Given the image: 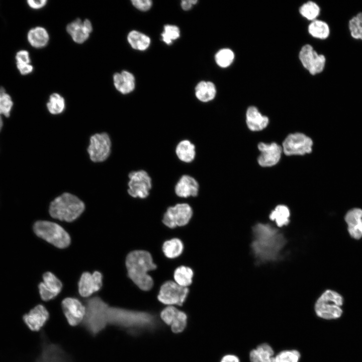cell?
Masks as SVG:
<instances>
[{
	"instance_id": "obj_1",
	"label": "cell",
	"mask_w": 362,
	"mask_h": 362,
	"mask_svg": "<svg viewBox=\"0 0 362 362\" xmlns=\"http://www.w3.org/2000/svg\"><path fill=\"white\" fill-rule=\"evenodd\" d=\"M252 231L251 247L255 257L262 262L276 259L286 242L283 234L270 225L262 223L256 224Z\"/></svg>"
},
{
	"instance_id": "obj_2",
	"label": "cell",
	"mask_w": 362,
	"mask_h": 362,
	"mask_svg": "<svg viewBox=\"0 0 362 362\" xmlns=\"http://www.w3.org/2000/svg\"><path fill=\"white\" fill-rule=\"evenodd\" d=\"M108 321V324L125 330L132 335L152 329L156 325L155 317L149 313L116 307H109Z\"/></svg>"
},
{
	"instance_id": "obj_3",
	"label": "cell",
	"mask_w": 362,
	"mask_h": 362,
	"mask_svg": "<svg viewBox=\"0 0 362 362\" xmlns=\"http://www.w3.org/2000/svg\"><path fill=\"white\" fill-rule=\"evenodd\" d=\"M126 265L129 277L136 285L143 291L151 289L153 280L148 272L155 269L156 265L150 253L145 250L131 251L127 256Z\"/></svg>"
},
{
	"instance_id": "obj_4",
	"label": "cell",
	"mask_w": 362,
	"mask_h": 362,
	"mask_svg": "<svg viewBox=\"0 0 362 362\" xmlns=\"http://www.w3.org/2000/svg\"><path fill=\"white\" fill-rule=\"evenodd\" d=\"M85 314L82 325L92 336L102 332L108 324L109 305L101 298L95 297L86 301Z\"/></svg>"
},
{
	"instance_id": "obj_5",
	"label": "cell",
	"mask_w": 362,
	"mask_h": 362,
	"mask_svg": "<svg viewBox=\"0 0 362 362\" xmlns=\"http://www.w3.org/2000/svg\"><path fill=\"white\" fill-rule=\"evenodd\" d=\"M84 204L75 196L65 193L56 198L49 206V213L55 219L72 222L84 210Z\"/></svg>"
},
{
	"instance_id": "obj_6",
	"label": "cell",
	"mask_w": 362,
	"mask_h": 362,
	"mask_svg": "<svg viewBox=\"0 0 362 362\" xmlns=\"http://www.w3.org/2000/svg\"><path fill=\"white\" fill-rule=\"evenodd\" d=\"M34 231L39 237L59 248L67 247L70 243L68 233L57 223L47 221H37Z\"/></svg>"
},
{
	"instance_id": "obj_7",
	"label": "cell",
	"mask_w": 362,
	"mask_h": 362,
	"mask_svg": "<svg viewBox=\"0 0 362 362\" xmlns=\"http://www.w3.org/2000/svg\"><path fill=\"white\" fill-rule=\"evenodd\" d=\"M343 299L338 292L332 290L325 291L315 304L316 315L323 319H334L340 317L342 313L341 308Z\"/></svg>"
},
{
	"instance_id": "obj_8",
	"label": "cell",
	"mask_w": 362,
	"mask_h": 362,
	"mask_svg": "<svg viewBox=\"0 0 362 362\" xmlns=\"http://www.w3.org/2000/svg\"><path fill=\"white\" fill-rule=\"evenodd\" d=\"M127 192L134 198L145 199L150 195L153 187L152 179L143 169L132 170L128 174Z\"/></svg>"
},
{
	"instance_id": "obj_9",
	"label": "cell",
	"mask_w": 362,
	"mask_h": 362,
	"mask_svg": "<svg viewBox=\"0 0 362 362\" xmlns=\"http://www.w3.org/2000/svg\"><path fill=\"white\" fill-rule=\"evenodd\" d=\"M34 362H74L71 356L57 343L51 341L45 332L41 333L40 351Z\"/></svg>"
},
{
	"instance_id": "obj_10",
	"label": "cell",
	"mask_w": 362,
	"mask_h": 362,
	"mask_svg": "<svg viewBox=\"0 0 362 362\" xmlns=\"http://www.w3.org/2000/svg\"><path fill=\"white\" fill-rule=\"evenodd\" d=\"M193 214V209L188 203H176L167 208L163 215L162 222L170 228L183 226L188 223Z\"/></svg>"
},
{
	"instance_id": "obj_11",
	"label": "cell",
	"mask_w": 362,
	"mask_h": 362,
	"mask_svg": "<svg viewBox=\"0 0 362 362\" xmlns=\"http://www.w3.org/2000/svg\"><path fill=\"white\" fill-rule=\"evenodd\" d=\"M299 58L303 66L311 75L320 73L324 69L326 61L325 56L318 53L310 44L302 47Z\"/></svg>"
},
{
	"instance_id": "obj_12",
	"label": "cell",
	"mask_w": 362,
	"mask_h": 362,
	"mask_svg": "<svg viewBox=\"0 0 362 362\" xmlns=\"http://www.w3.org/2000/svg\"><path fill=\"white\" fill-rule=\"evenodd\" d=\"M188 293L189 289L187 287L180 286L172 281H167L161 286L157 298L164 304L181 306Z\"/></svg>"
},
{
	"instance_id": "obj_13",
	"label": "cell",
	"mask_w": 362,
	"mask_h": 362,
	"mask_svg": "<svg viewBox=\"0 0 362 362\" xmlns=\"http://www.w3.org/2000/svg\"><path fill=\"white\" fill-rule=\"evenodd\" d=\"M312 140L306 135L296 133L289 135L283 143V151L287 155H304L312 151Z\"/></svg>"
},
{
	"instance_id": "obj_14",
	"label": "cell",
	"mask_w": 362,
	"mask_h": 362,
	"mask_svg": "<svg viewBox=\"0 0 362 362\" xmlns=\"http://www.w3.org/2000/svg\"><path fill=\"white\" fill-rule=\"evenodd\" d=\"M111 140L106 133H97L91 136L87 151L92 161L95 162L105 161L111 150Z\"/></svg>"
},
{
	"instance_id": "obj_15",
	"label": "cell",
	"mask_w": 362,
	"mask_h": 362,
	"mask_svg": "<svg viewBox=\"0 0 362 362\" xmlns=\"http://www.w3.org/2000/svg\"><path fill=\"white\" fill-rule=\"evenodd\" d=\"M61 308L65 318L71 326L82 322L85 314V307L76 298L67 297L61 302Z\"/></svg>"
},
{
	"instance_id": "obj_16",
	"label": "cell",
	"mask_w": 362,
	"mask_h": 362,
	"mask_svg": "<svg viewBox=\"0 0 362 362\" xmlns=\"http://www.w3.org/2000/svg\"><path fill=\"white\" fill-rule=\"evenodd\" d=\"M200 186L198 180L189 174L182 175L174 187V193L179 198L187 199L198 196Z\"/></svg>"
},
{
	"instance_id": "obj_17",
	"label": "cell",
	"mask_w": 362,
	"mask_h": 362,
	"mask_svg": "<svg viewBox=\"0 0 362 362\" xmlns=\"http://www.w3.org/2000/svg\"><path fill=\"white\" fill-rule=\"evenodd\" d=\"M160 317L165 323L171 326V329L174 333L182 332L186 326V314L173 306L165 308L161 311Z\"/></svg>"
},
{
	"instance_id": "obj_18",
	"label": "cell",
	"mask_w": 362,
	"mask_h": 362,
	"mask_svg": "<svg viewBox=\"0 0 362 362\" xmlns=\"http://www.w3.org/2000/svg\"><path fill=\"white\" fill-rule=\"evenodd\" d=\"M49 318V312L41 304L36 306L23 316L24 322L32 331H40L47 323Z\"/></svg>"
},
{
	"instance_id": "obj_19",
	"label": "cell",
	"mask_w": 362,
	"mask_h": 362,
	"mask_svg": "<svg viewBox=\"0 0 362 362\" xmlns=\"http://www.w3.org/2000/svg\"><path fill=\"white\" fill-rule=\"evenodd\" d=\"M258 148L260 154L258 158L259 164L262 167H270L276 164L280 159L282 148L276 143H259Z\"/></svg>"
},
{
	"instance_id": "obj_20",
	"label": "cell",
	"mask_w": 362,
	"mask_h": 362,
	"mask_svg": "<svg viewBox=\"0 0 362 362\" xmlns=\"http://www.w3.org/2000/svg\"><path fill=\"white\" fill-rule=\"evenodd\" d=\"M43 282L39 285L41 299L48 301L54 299L60 292L62 285L60 280L52 273H45L43 276Z\"/></svg>"
},
{
	"instance_id": "obj_21",
	"label": "cell",
	"mask_w": 362,
	"mask_h": 362,
	"mask_svg": "<svg viewBox=\"0 0 362 362\" xmlns=\"http://www.w3.org/2000/svg\"><path fill=\"white\" fill-rule=\"evenodd\" d=\"M103 276L101 273L95 271L93 274L83 273L78 283V292L80 295L87 297L98 291L102 286Z\"/></svg>"
},
{
	"instance_id": "obj_22",
	"label": "cell",
	"mask_w": 362,
	"mask_h": 362,
	"mask_svg": "<svg viewBox=\"0 0 362 362\" xmlns=\"http://www.w3.org/2000/svg\"><path fill=\"white\" fill-rule=\"evenodd\" d=\"M66 31L75 42L81 44L88 39L93 27L89 20L82 22L80 19H77L67 25Z\"/></svg>"
},
{
	"instance_id": "obj_23",
	"label": "cell",
	"mask_w": 362,
	"mask_h": 362,
	"mask_svg": "<svg viewBox=\"0 0 362 362\" xmlns=\"http://www.w3.org/2000/svg\"><path fill=\"white\" fill-rule=\"evenodd\" d=\"M174 153L179 161L184 164H189L193 163L196 159V146L191 140L183 139L176 144Z\"/></svg>"
},
{
	"instance_id": "obj_24",
	"label": "cell",
	"mask_w": 362,
	"mask_h": 362,
	"mask_svg": "<svg viewBox=\"0 0 362 362\" xmlns=\"http://www.w3.org/2000/svg\"><path fill=\"white\" fill-rule=\"evenodd\" d=\"M246 122L250 130L258 131L267 126L269 120L266 116L262 115L256 107L250 106L246 111Z\"/></svg>"
},
{
	"instance_id": "obj_25",
	"label": "cell",
	"mask_w": 362,
	"mask_h": 362,
	"mask_svg": "<svg viewBox=\"0 0 362 362\" xmlns=\"http://www.w3.org/2000/svg\"><path fill=\"white\" fill-rule=\"evenodd\" d=\"M113 80L116 88L123 94H129L135 88L134 76L128 71L124 70L115 73Z\"/></svg>"
},
{
	"instance_id": "obj_26",
	"label": "cell",
	"mask_w": 362,
	"mask_h": 362,
	"mask_svg": "<svg viewBox=\"0 0 362 362\" xmlns=\"http://www.w3.org/2000/svg\"><path fill=\"white\" fill-rule=\"evenodd\" d=\"M274 352L267 343H262L252 349L249 354L251 362H274Z\"/></svg>"
},
{
	"instance_id": "obj_27",
	"label": "cell",
	"mask_w": 362,
	"mask_h": 362,
	"mask_svg": "<svg viewBox=\"0 0 362 362\" xmlns=\"http://www.w3.org/2000/svg\"><path fill=\"white\" fill-rule=\"evenodd\" d=\"M27 38L32 46L40 48L44 47L48 43L49 35L45 28L37 27L29 30Z\"/></svg>"
},
{
	"instance_id": "obj_28",
	"label": "cell",
	"mask_w": 362,
	"mask_h": 362,
	"mask_svg": "<svg viewBox=\"0 0 362 362\" xmlns=\"http://www.w3.org/2000/svg\"><path fill=\"white\" fill-rule=\"evenodd\" d=\"M216 90L214 84L209 81H201L195 88V95L201 102L207 103L213 100L216 96Z\"/></svg>"
},
{
	"instance_id": "obj_29",
	"label": "cell",
	"mask_w": 362,
	"mask_h": 362,
	"mask_svg": "<svg viewBox=\"0 0 362 362\" xmlns=\"http://www.w3.org/2000/svg\"><path fill=\"white\" fill-rule=\"evenodd\" d=\"M308 30L311 36L320 40L327 39L330 33V27L328 24L318 19L310 22L308 27Z\"/></svg>"
},
{
	"instance_id": "obj_30",
	"label": "cell",
	"mask_w": 362,
	"mask_h": 362,
	"mask_svg": "<svg viewBox=\"0 0 362 362\" xmlns=\"http://www.w3.org/2000/svg\"><path fill=\"white\" fill-rule=\"evenodd\" d=\"M127 40L133 48L140 51L146 49L150 43V39L147 36L137 31H131L127 36Z\"/></svg>"
},
{
	"instance_id": "obj_31",
	"label": "cell",
	"mask_w": 362,
	"mask_h": 362,
	"mask_svg": "<svg viewBox=\"0 0 362 362\" xmlns=\"http://www.w3.org/2000/svg\"><path fill=\"white\" fill-rule=\"evenodd\" d=\"M290 216L289 208L285 205H280L271 212L269 218L270 220L275 221L278 227H281L289 224Z\"/></svg>"
},
{
	"instance_id": "obj_32",
	"label": "cell",
	"mask_w": 362,
	"mask_h": 362,
	"mask_svg": "<svg viewBox=\"0 0 362 362\" xmlns=\"http://www.w3.org/2000/svg\"><path fill=\"white\" fill-rule=\"evenodd\" d=\"M16 65L17 69L22 75L28 74L32 72L33 67L30 64V58L28 51L21 50L17 52L16 55Z\"/></svg>"
},
{
	"instance_id": "obj_33",
	"label": "cell",
	"mask_w": 362,
	"mask_h": 362,
	"mask_svg": "<svg viewBox=\"0 0 362 362\" xmlns=\"http://www.w3.org/2000/svg\"><path fill=\"white\" fill-rule=\"evenodd\" d=\"M173 277L176 284L187 287L192 283L193 272L189 267L180 266L175 270Z\"/></svg>"
},
{
	"instance_id": "obj_34",
	"label": "cell",
	"mask_w": 362,
	"mask_h": 362,
	"mask_svg": "<svg viewBox=\"0 0 362 362\" xmlns=\"http://www.w3.org/2000/svg\"><path fill=\"white\" fill-rule=\"evenodd\" d=\"M183 250V244L178 238H173L164 242L162 250L165 255L168 258H173L178 256Z\"/></svg>"
},
{
	"instance_id": "obj_35",
	"label": "cell",
	"mask_w": 362,
	"mask_h": 362,
	"mask_svg": "<svg viewBox=\"0 0 362 362\" xmlns=\"http://www.w3.org/2000/svg\"><path fill=\"white\" fill-rule=\"evenodd\" d=\"M299 13L302 17L311 22L317 19L320 13V8L316 3L308 1L300 7Z\"/></svg>"
},
{
	"instance_id": "obj_36",
	"label": "cell",
	"mask_w": 362,
	"mask_h": 362,
	"mask_svg": "<svg viewBox=\"0 0 362 362\" xmlns=\"http://www.w3.org/2000/svg\"><path fill=\"white\" fill-rule=\"evenodd\" d=\"M348 26L351 36L354 39L362 40V12L352 17Z\"/></svg>"
},
{
	"instance_id": "obj_37",
	"label": "cell",
	"mask_w": 362,
	"mask_h": 362,
	"mask_svg": "<svg viewBox=\"0 0 362 362\" xmlns=\"http://www.w3.org/2000/svg\"><path fill=\"white\" fill-rule=\"evenodd\" d=\"M49 112L53 115L61 113L65 108V101L63 98L57 93L50 95L47 104Z\"/></svg>"
},
{
	"instance_id": "obj_38",
	"label": "cell",
	"mask_w": 362,
	"mask_h": 362,
	"mask_svg": "<svg viewBox=\"0 0 362 362\" xmlns=\"http://www.w3.org/2000/svg\"><path fill=\"white\" fill-rule=\"evenodd\" d=\"M347 229L357 228L362 225V209L353 208L349 210L344 217Z\"/></svg>"
},
{
	"instance_id": "obj_39",
	"label": "cell",
	"mask_w": 362,
	"mask_h": 362,
	"mask_svg": "<svg viewBox=\"0 0 362 362\" xmlns=\"http://www.w3.org/2000/svg\"><path fill=\"white\" fill-rule=\"evenodd\" d=\"M215 58L217 64L219 66L225 68L228 67L233 62L234 54L230 49L224 48L216 53Z\"/></svg>"
},
{
	"instance_id": "obj_40",
	"label": "cell",
	"mask_w": 362,
	"mask_h": 362,
	"mask_svg": "<svg viewBox=\"0 0 362 362\" xmlns=\"http://www.w3.org/2000/svg\"><path fill=\"white\" fill-rule=\"evenodd\" d=\"M13 106L11 96L4 87H0V115L9 117Z\"/></svg>"
},
{
	"instance_id": "obj_41",
	"label": "cell",
	"mask_w": 362,
	"mask_h": 362,
	"mask_svg": "<svg viewBox=\"0 0 362 362\" xmlns=\"http://www.w3.org/2000/svg\"><path fill=\"white\" fill-rule=\"evenodd\" d=\"M300 353L297 350H286L275 356L274 362H298Z\"/></svg>"
},
{
	"instance_id": "obj_42",
	"label": "cell",
	"mask_w": 362,
	"mask_h": 362,
	"mask_svg": "<svg viewBox=\"0 0 362 362\" xmlns=\"http://www.w3.org/2000/svg\"><path fill=\"white\" fill-rule=\"evenodd\" d=\"M161 36L162 40L166 44H170L172 40H175L179 37V30L175 26L165 25Z\"/></svg>"
},
{
	"instance_id": "obj_43",
	"label": "cell",
	"mask_w": 362,
	"mask_h": 362,
	"mask_svg": "<svg viewBox=\"0 0 362 362\" xmlns=\"http://www.w3.org/2000/svg\"><path fill=\"white\" fill-rule=\"evenodd\" d=\"M131 2L135 8L142 11L148 10L152 3L150 0H133Z\"/></svg>"
},
{
	"instance_id": "obj_44",
	"label": "cell",
	"mask_w": 362,
	"mask_h": 362,
	"mask_svg": "<svg viewBox=\"0 0 362 362\" xmlns=\"http://www.w3.org/2000/svg\"><path fill=\"white\" fill-rule=\"evenodd\" d=\"M46 0H28L27 3L32 8L38 9L43 8L46 4Z\"/></svg>"
},
{
	"instance_id": "obj_45",
	"label": "cell",
	"mask_w": 362,
	"mask_h": 362,
	"mask_svg": "<svg viewBox=\"0 0 362 362\" xmlns=\"http://www.w3.org/2000/svg\"><path fill=\"white\" fill-rule=\"evenodd\" d=\"M197 3L196 0H184L182 1L181 6L184 10H189L193 5Z\"/></svg>"
},
{
	"instance_id": "obj_46",
	"label": "cell",
	"mask_w": 362,
	"mask_h": 362,
	"mask_svg": "<svg viewBox=\"0 0 362 362\" xmlns=\"http://www.w3.org/2000/svg\"><path fill=\"white\" fill-rule=\"evenodd\" d=\"M221 362H240L239 358L236 355L228 354L225 355L221 359Z\"/></svg>"
},
{
	"instance_id": "obj_47",
	"label": "cell",
	"mask_w": 362,
	"mask_h": 362,
	"mask_svg": "<svg viewBox=\"0 0 362 362\" xmlns=\"http://www.w3.org/2000/svg\"><path fill=\"white\" fill-rule=\"evenodd\" d=\"M2 126H3V120L1 117V116L0 115V131L2 128Z\"/></svg>"
}]
</instances>
